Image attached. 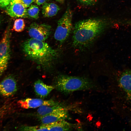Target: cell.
Wrapping results in <instances>:
<instances>
[{
  "label": "cell",
  "mask_w": 131,
  "mask_h": 131,
  "mask_svg": "<svg viewBox=\"0 0 131 131\" xmlns=\"http://www.w3.org/2000/svg\"><path fill=\"white\" fill-rule=\"evenodd\" d=\"M105 25L104 20L98 19H88L77 23L73 33L74 47L81 49L88 47L102 32Z\"/></svg>",
  "instance_id": "cell-1"
},
{
  "label": "cell",
  "mask_w": 131,
  "mask_h": 131,
  "mask_svg": "<svg viewBox=\"0 0 131 131\" xmlns=\"http://www.w3.org/2000/svg\"><path fill=\"white\" fill-rule=\"evenodd\" d=\"M23 49L28 57L42 65L48 64L57 56V51L44 41L31 38L25 41Z\"/></svg>",
  "instance_id": "cell-2"
},
{
  "label": "cell",
  "mask_w": 131,
  "mask_h": 131,
  "mask_svg": "<svg viewBox=\"0 0 131 131\" xmlns=\"http://www.w3.org/2000/svg\"><path fill=\"white\" fill-rule=\"evenodd\" d=\"M54 87L59 91L67 94L92 89L95 86L92 82L85 77L61 75L56 78Z\"/></svg>",
  "instance_id": "cell-3"
},
{
  "label": "cell",
  "mask_w": 131,
  "mask_h": 131,
  "mask_svg": "<svg viewBox=\"0 0 131 131\" xmlns=\"http://www.w3.org/2000/svg\"><path fill=\"white\" fill-rule=\"evenodd\" d=\"M72 12L68 7L58 21L54 36L61 44L66 40L72 31Z\"/></svg>",
  "instance_id": "cell-4"
},
{
  "label": "cell",
  "mask_w": 131,
  "mask_h": 131,
  "mask_svg": "<svg viewBox=\"0 0 131 131\" xmlns=\"http://www.w3.org/2000/svg\"><path fill=\"white\" fill-rule=\"evenodd\" d=\"M10 34L6 31L0 41V77L7 67L10 57Z\"/></svg>",
  "instance_id": "cell-5"
},
{
  "label": "cell",
  "mask_w": 131,
  "mask_h": 131,
  "mask_svg": "<svg viewBox=\"0 0 131 131\" xmlns=\"http://www.w3.org/2000/svg\"><path fill=\"white\" fill-rule=\"evenodd\" d=\"M51 30V27L49 25L34 22L29 27L28 32L31 38L45 41L49 36Z\"/></svg>",
  "instance_id": "cell-6"
},
{
  "label": "cell",
  "mask_w": 131,
  "mask_h": 131,
  "mask_svg": "<svg viewBox=\"0 0 131 131\" xmlns=\"http://www.w3.org/2000/svg\"><path fill=\"white\" fill-rule=\"evenodd\" d=\"M17 89L16 80L11 75L6 77L0 82V95L3 97H9L13 95Z\"/></svg>",
  "instance_id": "cell-7"
},
{
  "label": "cell",
  "mask_w": 131,
  "mask_h": 131,
  "mask_svg": "<svg viewBox=\"0 0 131 131\" xmlns=\"http://www.w3.org/2000/svg\"><path fill=\"white\" fill-rule=\"evenodd\" d=\"M18 102L21 107L25 109L37 108L43 105L51 106L59 104L52 99L45 100L30 98L19 100Z\"/></svg>",
  "instance_id": "cell-8"
},
{
  "label": "cell",
  "mask_w": 131,
  "mask_h": 131,
  "mask_svg": "<svg viewBox=\"0 0 131 131\" xmlns=\"http://www.w3.org/2000/svg\"><path fill=\"white\" fill-rule=\"evenodd\" d=\"M67 110L63 107L59 110L51 114L39 117L42 124H47L62 120L69 117Z\"/></svg>",
  "instance_id": "cell-9"
},
{
  "label": "cell",
  "mask_w": 131,
  "mask_h": 131,
  "mask_svg": "<svg viewBox=\"0 0 131 131\" xmlns=\"http://www.w3.org/2000/svg\"><path fill=\"white\" fill-rule=\"evenodd\" d=\"M26 8L21 2L10 3L6 11L11 17L25 18L28 17Z\"/></svg>",
  "instance_id": "cell-10"
},
{
  "label": "cell",
  "mask_w": 131,
  "mask_h": 131,
  "mask_svg": "<svg viewBox=\"0 0 131 131\" xmlns=\"http://www.w3.org/2000/svg\"><path fill=\"white\" fill-rule=\"evenodd\" d=\"M119 83L127 95L131 99V71L123 72L120 76Z\"/></svg>",
  "instance_id": "cell-11"
},
{
  "label": "cell",
  "mask_w": 131,
  "mask_h": 131,
  "mask_svg": "<svg viewBox=\"0 0 131 131\" xmlns=\"http://www.w3.org/2000/svg\"><path fill=\"white\" fill-rule=\"evenodd\" d=\"M34 87L36 95L41 98L46 97L55 88L54 86L47 85L40 80L35 81Z\"/></svg>",
  "instance_id": "cell-12"
},
{
  "label": "cell",
  "mask_w": 131,
  "mask_h": 131,
  "mask_svg": "<svg viewBox=\"0 0 131 131\" xmlns=\"http://www.w3.org/2000/svg\"><path fill=\"white\" fill-rule=\"evenodd\" d=\"M45 124L48 131H70L73 127L72 124L65 120Z\"/></svg>",
  "instance_id": "cell-13"
},
{
  "label": "cell",
  "mask_w": 131,
  "mask_h": 131,
  "mask_svg": "<svg viewBox=\"0 0 131 131\" xmlns=\"http://www.w3.org/2000/svg\"><path fill=\"white\" fill-rule=\"evenodd\" d=\"M59 8L56 4L53 3H45L42 7V12L45 17H50L55 16Z\"/></svg>",
  "instance_id": "cell-14"
},
{
  "label": "cell",
  "mask_w": 131,
  "mask_h": 131,
  "mask_svg": "<svg viewBox=\"0 0 131 131\" xmlns=\"http://www.w3.org/2000/svg\"><path fill=\"white\" fill-rule=\"evenodd\" d=\"M63 107L59 104L51 106H42L38 109L37 115L39 117L44 116L56 111Z\"/></svg>",
  "instance_id": "cell-15"
},
{
  "label": "cell",
  "mask_w": 131,
  "mask_h": 131,
  "mask_svg": "<svg viewBox=\"0 0 131 131\" xmlns=\"http://www.w3.org/2000/svg\"><path fill=\"white\" fill-rule=\"evenodd\" d=\"M39 9L36 5H32L27 9V17L34 19H37L39 17Z\"/></svg>",
  "instance_id": "cell-16"
},
{
  "label": "cell",
  "mask_w": 131,
  "mask_h": 131,
  "mask_svg": "<svg viewBox=\"0 0 131 131\" xmlns=\"http://www.w3.org/2000/svg\"><path fill=\"white\" fill-rule=\"evenodd\" d=\"M25 24L24 20L22 19H17L15 21L13 26V29L17 32L23 31L25 28Z\"/></svg>",
  "instance_id": "cell-17"
},
{
  "label": "cell",
  "mask_w": 131,
  "mask_h": 131,
  "mask_svg": "<svg viewBox=\"0 0 131 131\" xmlns=\"http://www.w3.org/2000/svg\"><path fill=\"white\" fill-rule=\"evenodd\" d=\"M9 110V106L7 104L0 107V119L7 115Z\"/></svg>",
  "instance_id": "cell-18"
},
{
  "label": "cell",
  "mask_w": 131,
  "mask_h": 131,
  "mask_svg": "<svg viewBox=\"0 0 131 131\" xmlns=\"http://www.w3.org/2000/svg\"><path fill=\"white\" fill-rule=\"evenodd\" d=\"M81 3L86 5H92L96 3L98 0H78Z\"/></svg>",
  "instance_id": "cell-19"
},
{
  "label": "cell",
  "mask_w": 131,
  "mask_h": 131,
  "mask_svg": "<svg viewBox=\"0 0 131 131\" xmlns=\"http://www.w3.org/2000/svg\"><path fill=\"white\" fill-rule=\"evenodd\" d=\"M33 0H22V3L26 8L29 7L33 2Z\"/></svg>",
  "instance_id": "cell-20"
},
{
  "label": "cell",
  "mask_w": 131,
  "mask_h": 131,
  "mask_svg": "<svg viewBox=\"0 0 131 131\" xmlns=\"http://www.w3.org/2000/svg\"><path fill=\"white\" fill-rule=\"evenodd\" d=\"M10 2V0H0V7H7L9 4Z\"/></svg>",
  "instance_id": "cell-21"
},
{
  "label": "cell",
  "mask_w": 131,
  "mask_h": 131,
  "mask_svg": "<svg viewBox=\"0 0 131 131\" xmlns=\"http://www.w3.org/2000/svg\"><path fill=\"white\" fill-rule=\"evenodd\" d=\"M47 0H33V1L37 4L40 5L44 3Z\"/></svg>",
  "instance_id": "cell-22"
},
{
  "label": "cell",
  "mask_w": 131,
  "mask_h": 131,
  "mask_svg": "<svg viewBox=\"0 0 131 131\" xmlns=\"http://www.w3.org/2000/svg\"><path fill=\"white\" fill-rule=\"evenodd\" d=\"M22 0H10V3H13L15 2H21H21Z\"/></svg>",
  "instance_id": "cell-23"
},
{
  "label": "cell",
  "mask_w": 131,
  "mask_h": 131,
  "mask_svg": "<svg viewBox=\"0 0 131 131\" xmlns=\"http://www.w3.org/2000/svg\"><path fill=\"white\" fill-rule=\"evenodd\" d=\"M55 0L60 2H62L64 1V0Z\"/></svg>",
  "instance_id": "cell-24"
}]
</instances>
